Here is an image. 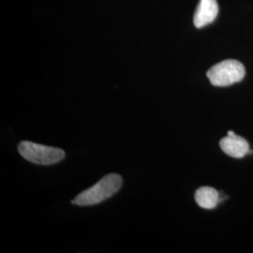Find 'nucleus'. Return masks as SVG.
I'll list each match as a JSON object with an SVG mask.
<instances>
[{
  "label": "nucleus",
  "mask_w": 253,
  "mask_h": 253,
  "mask_svg": "<svg viewBox=\"0 0 253 253\" xmlns=\"http://www.w3.org/2000/svg\"><path fill=\"white\" fill-rule=\"evenodd\" d=\"M122 186V177L117 173H110L101 178L91 188L84 190L72 201L78 206H93L108 199L118 192Z\"/></svg>",
  "instance_id": "nucleus-1"
},
{
  "label": "nucleus",
  "mask_w": 253,
  "mask_h": 253,
  "mask_svg": "<svg viewBox=\"0 0 253 253\" xmlns=\"http://www.w3.org/2000/svg\"><path fill=\"white\" fill-rule=\"evenodd\" d=\"M246 70L243 64L235 59H227L214 65L207 75L215 86H229L244 79Z\"/></svg>",
  "instance_id": "nucleus-2"
},
{
  "label": "nucleus",
  "mask_w": 253,
  "mask_h": 253,
  "mask_svg": "<svg viewBox=\"0 0 253 253\" xmlns=\"http://www.w3.org/2000/svg\"><path fill=\"white\" fill-rule=\"evenodd\" d=\"M19 153L30 163L51 165L59 163L65 157V152L60 148L39 145L36 143L24 141L18 145Z\"/></svg>",
  "instance_id": "nucleus-3"
},
{
  "label": "nucleus",
  "mask_w": 253,
  "mask_h": 253,
  "mask_svg": "<svg viewBox=\"0 0 253 253\" xmlns=\"http://www.w3.org/2000/svg\"><path fill=\"white\" fill-rule=\"evenodd\" d=\"M218 5L217 0H200L198 8L195 11L193 23L197 28H202L211 24L217 18Z\"/></svg>",
  "instance_id": "nucleus-4"
},
{
  "label": "nucleus",
  "mask_w": 253,
  "mask_h": 253,
  "mask_svg": "<svg viewBox=\"0 0 253 253\" xmlns=\"http://www.w3.org/2000/svg\"><path fill=\"white\" fill-rule=\"evenodd\" d=\"M219 146L224 153L235 159L243 158L250 151L249 143L243 137L235 133L222 138L219 142Z\"/></svg>",
  "instance_id": "nucleus-5"
},
{
  "label": "nucleus",
  "mask_w": 253,
  "mask_h": 253,
  "mask_svg": "<svg viewBox=\"0 0 253 253\" xmlns=\"http://www.w3.org/2000/svg\"><path fill=\"white\" fill-rule=\"evenodd\" d=\"M195 201L200 208L213 209L219 202L218 192L211 187H202L195 192Z\"/></svg>",
  "instance_id": "nucleus-6"
}]
</instances>
